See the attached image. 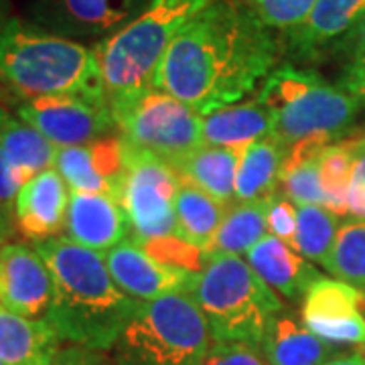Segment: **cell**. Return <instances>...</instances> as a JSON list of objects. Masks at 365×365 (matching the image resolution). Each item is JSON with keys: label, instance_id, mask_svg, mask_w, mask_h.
<instances>
[{"label": "cell", "instance_id": "obj_5", "mask_svg": "<svg viewBox=\"0 0 365 365\" xmlns=\"http://www.w3.org/2000/svg\"><path fill=\"white\" fill-rule=\"evenodd\" d=\"M258 96L272 110V136L288 148L309 138L339 143L353 130L364 108L337 83L292 63L276 67L264 79Z\"/></svg>", "mask_w": 365, "mask_h": 365}, {"label": "cell", "instance_id": "obj_23", "mask_svg": "<svg viewBox=\"0 0 365 365\" xmlns=\"http://www.w3.org/2000/svg\"><path fill=\"white\" fill-rule=\"evenodd\" d=\"M248 148V146H246ZM246 148H222V146H201L195 153L175 167L181 181L191 182L230 207L235 201V179L237 167Z\"/></svg>", "mask_w": 365, "mask_h": 365}, {"label": "cell", "instance_id": "obj_34", "mask_svg": "<svg viewBox=\"0 0 365 365\" xmlns=\"http://www.w3.org/2000/svg\"><path fill=\"white\" fill-rule=\"evenodd\" d=\"M201 365H268L260 347L242 341H213Z\"/></svg>", "mask_w": 365, "mask_h": 365}, {"label": "cell", "instance_id": "obj_21", "mask_svg": "<svg viewBox=\"0 0 365 365\" xmlns=\"http://www.w3.org/2000/svg\"><path fill=\"white\" fill-rule=\"evenodd\" d=\"M61 339L47 319H26L0 304V361L4 365H51Z\"/></svg>", "mask_w": 365, "mask_h": 365}, {"label": "cell", "instance_id": "obj_20", "mask_svg": "<svg viewBox=\"0 0 365 365\" xmlns=\"http://www.w3.org/2000/svg\"><path fill=\"white\" fill-rule=\"evenodd\" d=\"M260 351L268 365H323L341 355L337 345L317 337L287 309L270 319Z\"/></svg>", "mask_w": 365, "mask_h": 365}, {"label": "cell", "instance_id": "obj_13", "mask_svg": "<svg viewBox=\"0 0 365 365\" xmlns=\"http://www.w3.org/2000/svg\"><path fill=\"white\" fill-rule=\"evenodd\" d=\"M53 276L35 246L0 244V304L26 319H47Z\"/></svg>", "mask_w": 365, "mask_h": 365}, {"label": "cell", "instance_id": "obj_39", "mask_svg": "<svg viewBox=\"0 0 365 365\" xmlns=\"http://www.w3.org/2000/svg\"><path fill=\"white\" fill-rule=\"evenodd\" d=\"M337 86L349 91L353 98H357L365 106V55L345 61L337 79Z\"/></svg>", "mask_w": 365, "mask_h": 365}, {"label": "cell", "instance_id": "obj_3", "mask_svg": "<svg viewBox=\"0 0 365 365\" xmlns=\"http://www.w3.org/2000/svg\"><path fill=\"white\" fill-rule=\"evenodd\" d=\"M0 83L23 100L53 96L106 100L93 47L14 16L0 26Z\"/></svg>", "mask_w": 365, "mask_h": 365}, {"label": "cell", "instance_id": "obj_29", "mask_svg": "<svg viewBox=\"0 0 365 365\" xmlns=\"http://www.w3.org/2000/svg\"><path fill=\"white\" fill-rule=\"evenodd\" d=\"M323 266L337 280L365 292V220H351L341 225Z\"/></svg>", "mask_w": 365, "mask_h": 365}, {"label": "cell", "instance_id": "obj_31", "mask_svg": "<svg viewBox=\"0 0 365 365\" xmlns=\"http://www.w3.org/2000/svg\"><path fill=\"white\" fill-rule=\"evenodd\" d=\"M353 146L351 138L325 146L321 153V185L325 193V207L337 217L347 215V193L351 185Z\"/></svg>", "mask_w": 365, "mask_h": 365}, {"label": "cell", "instance_id": "obj_36", "mask_svg": "<svg viewBox=\"0 0 365 365\" xmlns=\"http://www.w3.org/2000/svg\"><path fill=\"white\" fill-rule=\"evenodd\" d=\"M353 173L347 193V215L365 220V136L351 138Z\"/></svg>", "mask_w": 365, "mask_h": 365}, {"label": "cell", "instance_id": "obj_6", "mask_svg": "<svg viewBox=\"0 0 365 365\" xmlns=\"http://www.w3.org/2000/svg\"><path fill=\"white\" fill-rule=\"evenodd\" d=\"M189 294L205 317L213 341L260 347L270 319L284 311L278 294L235 254H207Z\"/></svg>", "mask_w": 365, "mask_h": 365}, {"label": "cell", "instance_id": "obj_37", "mask_svg": "<svg viewBox=\"0 0 365 365\" xmlns=\"http://www.w3.org/2000/svg\"><path fill=\"white\" fill-rule=\"evenodd\" d=\"M23 185L25 179L0 150V209L2 211H9L14 215V201Z\"/></svg>", "mask_w": 365, "mask_h": 365}, {"label": "cell", "instance_id": "obj_26", "mask_svg": "<svg viewBox=\"0 0 365 365\" xmlns=\"http://www.w3.org/2000/svg\"><path fill=\"white\" fill-rule=\"evenodd\" d=\"M329 140L309 138L288 148L278 193L297 205H325L321 185V153Z\"/></svg>", "mask_w": 365, "mask_h": 365}, {"label": "cell", "instance_id": "obj_33", "mask_svg": "<svg viewBox=\"0 0 365 365\" xmlns=\"http://www.w3.org/2000/svg\"><path fill=\"white\" fill-rule=\"evenodd\" d=\"M136 244V242H134ZM140 248L150 254L155 260L169 264L175 268H182L189 272H201V268L205 266L207 254L197 246H191L189 242H185L179 235H167V237H158V240H148L140 242Z\"/></svg>", "mask_w": 365, "mask_h": 365}, {"label": "cell", "instance_id": "obj_14", "mask_svg": "<svg viewBox=\"0 0 365 365\" xmlns=\"http://www.w3.org/2000/svg\"><path fill=\"white\" fill-rule=\"evenodd\" d=\"M104 260L120 290L140 302L191 292L197 276L189 270L155 260L130 237L108 250Z\"/></svg>", "mask_w": 365, "mask_h": 365}, {"label": "cell", "instance_id": "obj_16", "mask_svg": "<svg viewBox=\"0 0 365 365\" xmlns=\"http://www.w3.org/2000/svg\"><path fill=\"white\" fill-rule=\"evenodd\" d=\"M55 169L71 191L104 193L116 199L124 170L122 138L114 134L90 144L57 148Z\"/></svg>", "mask_w": 365, "mask_h": 365}, {"label": "cell", "instance_id": "obj_45", "mask_svg": "<svg viewBox=\"0 0 365 365\" xmlns=\"http://www.w3.org/2000/svg\"><path fill=\"white\" fill-rule=\"evenodd\" d=\"M364 353H365V351H364Z\"/></svg>", "mask_w": 365, "mask_h": 365}, {"label": "cell", "instance_id": "obj_35", "mask_svg": "<svg viewBox=\"0 0 365 365\" xmlns=\"http://www.w3.org/2000/svg\"><path fill=\"white\" fill-rule=\"evenodd\" d=\"M297 222H299V207H294L292 201H288L287 197L280 193L270 197V203H268V232L270 235L292 246L294 235H297Z\"/></svg>", "mask_w": 365, "mask_h": 365}, {"label": "cell", "instance_id": "obj_22", "mask_svg": "<svg viewBox=\"0 0 365 365\" xmlns=\"http://www.w3.org/2000/svg\"><path fill=\"white\" fill-rule=\"evenodd\" d=\"M272 110L256 93L246 102L225 106L203 116V144L222 148H246L258 138L270 136Z\"/></svg>", "mask_w": 365, "mask_h": 365}, {"label": "cell", "instance_id": "obj_11", "mask_svg": "<svg viewBox=\"0 0 365 365\" xmlns=\"http://www.w3.org/2000/svg\"><path fill=\"white\" fill-rule=\"evenodd\" d=\"M153 0H33L31 23L73 41H102L130 23Z\"/></svg>", "mask_w": 365, "mask_h": 365}, {"label": "cell", "instance_id": "obj_38", "mask_svg": "<svg viewBox=\"0 0 365 365\" xmlns=\"http://www.w3.org/2000/svg\"><path fill=\"white\" fill-rule=\"evenodd\" d=\"M51 365H114V359L112 355H108V351H98L81 345H67L59 349Z\"/></svg>", "mask_w": 365, "mask_h": 365}, {"label": "cell", "instance_id": "obj_18", "mask_svg": "<svg viewBox=\"0 0 365 365\" xmlns=\"http://www.w3.org/2000/svg\"><path fill=\"white\" fill-rule=\"evenodd\" d=\"M66 235L83 248L106 254L130 237V227L120 203L112 195L71 191Z\"/></svg>", "mask_w": 365, "mask_h": 365}, {"label": "cell", "instance_id": "obj_25", "mask_svg": "<svg viewBox=\"0 0 365 365\" xmlns=\"http://www.w3.org/2000/svg\"><path fill=\"white\" fill-rule=\"evenodd\" d=\"M0 150L11 160L21 177L29 181L41 170L53 169L57 146L49 143L39 130L14 116L6 106L0 104Z\"/></svg>", "mask_w": 365, "mask_h": 365}, {"label": "cell", "instance_id": "obj_9", "mask_svg": "<svg viewBox=\"0 0 365 365\" xmlns=\"http://www.w3.org/2000/svg\"><path fill=\"white\" fill-rule=\"evenodd\" d=\"M118 134L177 167L203 146V116L169 93L150 90L114 112Z\"/></svg>", "mask_w": 365, "mask_h": 365}, {"label": "cell", "instance_id": "obj_44", "mask_svg": "<svg viewBox=\"0 0 365 365\" xmlns=\"http://www.w3.org/2000/svg\"><path fill=\"white\" fill-rule=\"evenodd\" d=\"M0 365H4V364H2V361H0Z\"/></svg>", "mask_w": 365, "mask_h": 365}, {"label": "cell", "instance_id": "obj_41", "mask_svg": "<svg viewBox=\"0 0 365 365\" xmlns=\"http://www.w3.org/2000/svg\"><path fill=\"white\" fill-rule=\"evenodd\" d=\"M16 232V223H14V215L9 211L0 209V244L11 242V237Z\"/></svg>", "mask_w": 365, "mask_h": 365}, {"label": "cell", "instance_id": "obj_1", "mask_svg": "<svg viewBox=\"0 0 365 365\" xmlns=\"http://www.w3.org/2000/svg\"><path fill=\"white\" fill-rule=\"evenodd\" d=\"M282 55V41L240 0H211L173 39L153 90L207 116L258 90Z\"/></svg>", "mask_w": 365, "mask_h": 365}, {"label": "cell", "instance_id": "obj_27", "mask_svg": "<svg viewBox=\"0 0 365 365\" xmlns=\"http://www.w3.org/2000/svg\"><path fill=\"white\" fill-rule=\"evenodd\" d=\"M175 213H177V235L207 254L213 244V237L223 222L225 205L195 185L181 181L175 201Z\"/></svg>", "mask_w": 365, "mask_h": 365}, {"label": "cell", "instance_id": "obj_4", "mask_svg": "<svg viewBox=\"0 0 365 365\" xmlns=\"http://www.w3.org/2000/svg\"><path fill=\"white\" fill-rule=\"evenodd\" d=\"M209 2L153 0L136 19L93 45L112 114L153 90L155 73L173 39Z\"/></svg>", "mask_w": 365, "mask_h": 365}, {"label": "cell", "instance_id": "obj_42", "mask_svg": "<svg viewBox=\"0 0 365 365\" xmlns=\"http://www.w3.org/2000/svg\"><path fill=\"white\" fill-rule=\"evenodd\" d=\"M323 365H365V353H347V355H337L329 359Z\"/></svg>", "mask_w": 365, "mask_h": 365}, {"label": "cell", "instance_id": "obj_24", "mask_svg": "<svg viewBox=\"0 0 365 365\" xmlns=\"http://www.w3.org/2000/svg\"><path fill=\"white\" fill-rule=\"evenodd\" d=\"M287 155V144L280 143L272 134L250 144L237 167L235 201H254L276 195Z\"/></svg>", "mask_w": 365, "mask_h": 365}, {"label": "cell", "instance_id": "obj_2", "mask_svg": "<svg viewBox=\"0 0 365 365\" xmlns=\"http://www.w3.org/2000/svg\"><path fill=\"white\" fill-rule=\"evenodd\" d=\"M53 276L47 313L59 339L98 351H112L140 307L122 292L108 270L104 254L83 248L67 235L33 244Z\"/></svg>", "mask_w": 365, "mask_h": 365}, {"label": "cell", "instance_id": "obj_40", "mask_svg": "<svg viewBox=\"0 0 365 365\" xmlns=\"http://www.w3.org/2000/svg\"><path fill=\"white\" fill-rule=\"evenodd\" d=\"M329 53L337 55V57H343L345 61L365 55V19L355 29H351L343 39L337 41L329 49Z\"/></svg>", "mask_w": 365, "mask_h": 365}, {"label": "cell", "instance_id": "obj_28", "mask_svg": "<svg viewBox=\"0 0 365 365\" xmlns=\"http://www.w3.org/2000/svg\"><path fill=\"white\" fill-rule=\"evenodd\" d=\"M268 203L270 197L234 201L225 209L223 222L207 254H248L264 235H268Z\"/></svg>", "mask_w": 365, "mask_h": 365}, {"label": "cell", "instance_id": "obj_12", "mask_svg": "<svg viewBox=\"0 0 365 365\" xmlns=\"http://www.w3.org/2000/svg\"><path fill=\"white\" fill-rule=\"evenodd\" d=\"M365 292L343 280L319 278L302 299L300 321L333 345L365 347Z\"/></svg>", "mask_w": 365, "mask_h": 365}, {"label": "cell", "instance_id": "obj_10", "mask_svg": "<svg viewBox=\"0 0 365 365\" xmlns=\"http://www.w3.org/2000/svg\"><path fill=\"white\" fill-rule=\"evenodd\" d=\"M16 116L39 130L57 148L79 146L118 134L116 120L106 100L83 96H53L23 100Z\"/></svg>", "mask_w": 365, "mask_h": 365}, {"label": "cell", "instance_id": "obj_43", "mask_svg": "<svg viewBox=\"0 0 365 365\" xmlns=\"http://www.w3.org/2000/svg\"><path fill=\"white\" fill-rule=\"evenodd\" d=\"M9 19H11V16H6V2H4V0H0V26L4 25Z\"/></svg>", "mask_w": 365, "mask_h": 365}, {"label": "cell", "instance_id": "obj_19", "mask_svg": "<svg viewBox=\"0 0 365 365\" xmlns=\"http://www.w3.org/2000/svg\"><path fill=\"white\" fill-rule=\"evenodd\" d=\"M246 260L276 294L290 302L304 299L311 284L323 278L304 256L270 234L250 250Z\"/></svg>", "mask_w": 365, "mask_h": 365}, {"label": "cell", "instance_id": "obj_32", "mask_svg": "<svg viewBox=\"0 0 365 365\" xmlns=\"http://www.w3.org/2000/svg\"><path fill=\"white\" fill-rule=\"evenodd\" d=\"M240 4L264 29L287 35L309 19L317 0H240Z\"/></svg>", "mask_w": 365, "mask_h": 365}, {"label": "cell", "instance_id": "obj_8", "mask_svg": "<svg viewBox=\"0 0 365 365\" xmlns=\"http://www.w3.org/2000/svg\"><path fill=\"white\" fill-rule=\"evenodd\" d=\"M124 144V170L116 201L126 215L130 240L140 244L177 235L175 201L181 187L177 169L157 155Z\"/></svg>", "mask_w": 365, "mask_h": 365}, {"label": "cell", "instance_id": "obj_7", "mask_svg": "<svg viewBox=\"0 0 365 365\" xmlns=\"http://www.w3.org/2000/svg\"><path fill=\"white\" fill-rule=\"evenodd\" d=\"M213 337L189 292L140 302L114 345V365H201Z\"/></svg>", "mask_w": 365, "mask_h": 365}, {"label": "cell", "instance_id": "obj_17", "mask_svg": "<svg viewBox=\"0 0 365 365\" xmlns=\"http://www.w3.org/2000/svg\"><path fill=\"white\" fill-rule=\"evenodd\" d=\"M365 19V0H317L313 13L282 35V49L292 61H317Z\"/></svg>", "mask_w": 365, "mask_h": 365}, {"label": "cell", "instance_id": "obj_15", "mask_svg": "<svg viewBox=\"0 0 365 365\" xmlns=\"http://www.w3.org/2000/svg\"><path fill=\"white\" fill-rule=\"evenodd\" d=\"M69 195L71 189L55 167L31 177L14 201L16 232L33 244L66 234Z\"/></svg>", "mask_w": 365, "mask_h": 365}, {"label": "cell", "instance_id": "obj_30", "mask_svg": "<svg viewBox=\"0 0 365 365\" xmlns=\"http://www.w3.org/2000/svg\"><path fill=\"white\" fill-rule=\"evenodd\" d=\"M339 232V217L325 205H299V222L292 248L309 262L323 264Z\"/></svg>", "mask_w": 365, "mask_h": 365}]
</instances>
